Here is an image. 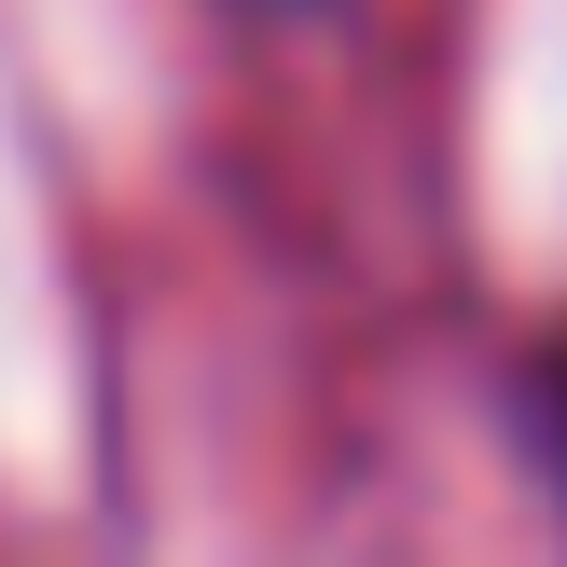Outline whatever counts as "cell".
Segmentation results:
<instances>
[{"label": "cell", "mask_w": 567, "mask_h": 567, "mask_svg": "<svg viewBox=\"0 0 567 567\" xmlns=\"http://www.w3.org/2000/svg\"><path fill=\"white\" fill-rule=\"evenodd\" d=\"M554 443H567V374H554Z\"/></svg>", "instance_id": "cell-1"}]
</instances>
